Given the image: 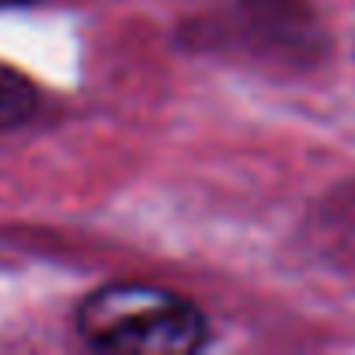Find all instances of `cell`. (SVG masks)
I'll return each mask as SVG.
<instances>
[{
	"mask_svg": "<svg viewBox=\"0 0 355 355\" xmlns=\"http://www.w3.org/2000/svg\"><path fill=\"white\" fill-rule=\"evenodd\" d=\"M77 334L98 352L189 355L209 345V320L192 300L171 289L112 282L80 300Z\"/></svg>",
	"mask_w": 355,
	"mask_h": 355,
	"instance_id": "6da1fadb",
	"label": "cell"
},
{
	"mask_svg": "<svg viewBox=\"0 0 355 355\" xmlns=\"http://www.w3.org/2000/svg\"><path fill=\"white\" fill-rule=\"evenodd\" d=\"M189 42L199 49L244 53L272 67H310L327 46L306 0H234L213 18H196Z\"/></svg>",
	"mask_w": 355,
	"mask_h": 355,
	"instance_id": "7a4b0ae2",
	"label": "cell"
},
{
	"mask_svg": "<svg viewBox=\"0 0 355 355\" xmlns=\"http://www.w3.org/2000/svg\"><path fill=\"white\" fill-rule=\"evenodd\" d=\"M39 112V87L15 67L0 63V132L25 125Z\"/></svg>",
	"mask_w": 355,
	"mask_h": 355,
	"instance_id": "3957f363",
	"label": "cell"
},
{
	"mask_svg": "<svg viewBox=\"0 0 355 355\" xmlns=\"http://www.w3.org/2000/svg\"><path fill=\"white\" fill-rule=\"evenodd\" d=\"M25 4H35V0H0V11H11V8H25Z\"/></svg>",
	"mask_w": 355,
	"mask_h": 355,
	"instance_id": "277c9868",
	"label": "cell"
}]
</instances>
